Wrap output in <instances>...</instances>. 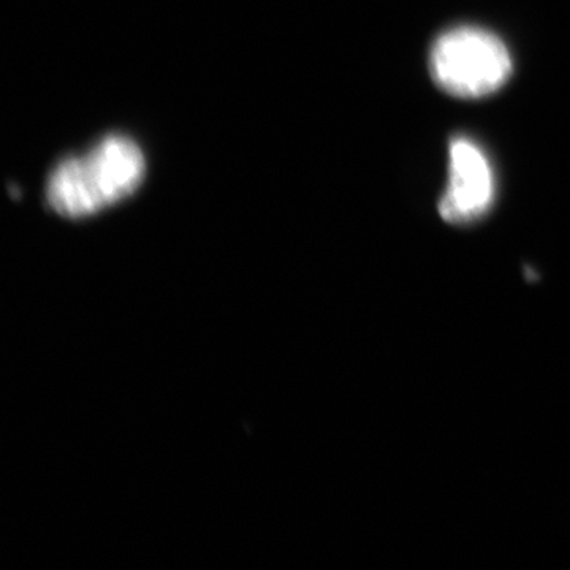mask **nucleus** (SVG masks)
<instances>
[{"label": "nucleus", "mask_w": 570, "mask_h": 570, "mask_svg": "<svg viewBox=\"0 0 570 570\" xmlns=\"http://www.w3.org/2000/svg\"><path fill=\"white\" fill-rule=\"evenodd\" d=\"M430 69L442 91L460 99H480L509 80L512 58L494 33L464 26L434 41Z\"/></svg>", "instance_id": "f03ea898"}, {"label": "nucleus", "mask_w": 570, "mask_h": 570, "mask_svg": "<svg viewBox=\"0 0 570 570\" xmlns=\"http://www.w3.org/2000/svg\"><path fill=\"white\" fill-rule=\"evenodd\" d=\"M493 197V174L485 154L468 138H455L450 142L448 189L439 204L442 219L472 223L489 212Z\"/></svg>", "instance_id": "7ed1b4c3"}, {"label": "nucleus", "mask_w": 570, "mask_h": 570, "mask_svg": "<svg viewBox=\"0 0 570 570\" xmlns=\"http://www.w3.org/2000/svg\"><path fill=\"white\" fill-rule=\"evenodd\" d=\"M140 146L122 135H110L81 156L62 160L51 171L47 200L59 216L80 219L126 200L145 179Z\"/></svg>", "instance_id": "f257e3e1"}]
</instances>
